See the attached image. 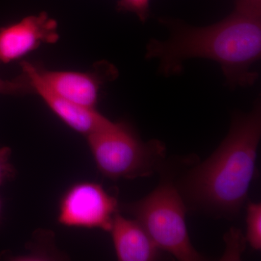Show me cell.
Instances as JSON below:
<instances>
[{
	"label": "cell",
	"instance_id": "5b68a950",
	"mask_svg": "<svg viewBox=\"0 0 261 261\" xmlns=\"http://www.w3.org/2000/svg\"><path fill=\"white\" fill-rule=\"evenodd\" d=\"M118 209V200L102 185L96 182H79L62 197L58 221L67 227L109 231Z\"/></svg>",
	"mask_w": 261,
	"mask_h": 261
},
{
	"label": "cell",
	"instance_id": "277c9868",
	"mask_svg": "<svg viewBox=\"0 0 261 261\" xmlns=\"http://www.w3.org/2000/svg\"><path fill=\"white\" fill-rule=\"evenodd\" d=\"M99 172L112 180L148 177L166 163V146L161 141L144 142L126 123L87 137Z\"/></svg>",
	"mask_w": 261,
	"mask_h": 261
},
{
	"label": "cell",
	"instance_id": "6da1fadb",
	"mask_svg": "<svg viewBox=\"0 0 261 261\" xmlns=\"http://www.w3.org/2000/svg\"><path fill=\"white\" fill-rule=\"evenodd\" d=\"M162 24L169 37L151 39L145 53L147 60L158 62L161 74H179L185 61L202 58L221 65L230 87H248L256 82L258 73L251 68L261 56L260 3L240 0L228 17L206 27L168 19Z\"/></svg>",
	"mask_w": 261,
	"mask_h": 261
},
{
	"label": "cell",
	"instance_id": "52a82bcc",
	"mask_svg": "<svg viewBox=\"0 0 261 261\" xmlns=\"http://www.w3.org/2000/svg\"><path fill=\"white\" fill-rule=\"evenodd\" d=\"M21 67L24 77L28 81L33 91L37 92L53 113L72 129L88 137L114 125L115 122L102 116L95 108L83 107L51 92L42 83L37 67L32 63L22 62Z\"/></svg>",
	"mask_w": 261,
	"mask_h": 261
},
{
	"label": "cell",
	"instance_id": "9a60e30c",
	"mask_svg": "<svg viewBox=\"0 0 261 261\" xmlns=\"http://www.w3.org/2000/svg\"><path fill=\"white\" fill-rule=\"evenodd\" d=\"M1 207H2L1 200H0V214H1Z\"/></svg>",
	"mask_w": 261,
	"mask_h": 261
},
{
	"label": "cell",
	"instance_id": "3957f363",
	"mask_svg": "<svg viewBox=\"0 0 261 261\" xmlns=\"http://www.w3.org/2000/svg\"><path fill=\"white\" fill-rule=\"evenodd\" d=\"M165 165L160 171L162 178L159 186L141 200L124 205V210L145 228L160 250L178 260H205L190 241L186 224L188 209L174 174L166 171Z\"/></svg>",
	"mask_w": 261,
	"mask_h": 261
},
{
	"label": "cell",
	"instance_id": "8fae6325",
	"mask_svg": "<svg viewBox=\"0 0 261 261\" xmlns=\"http://www.w3.org/2000/svg\"><path fill=\"white\" fill-rule=\"evenodd\" d=\"M34 92L25 77L8 81L0 78V94L18 95Z\"/></svg>",
	"mask_w": 261,
	"mask_h": 261
},
{
	"label": "cell",
	"instance_id": "5bb4252c",
	"mask_svg": "<svg viewBox=\"0 0 261 261\" xmlns=\"http://www.w3.org/2000/svg\"><path fill=\"white\" fill-rule=\"evenodd\" d=\"M247 1L252 2V3H260V0H247Z\"/></svg>",
	"mask_w": 261,
	"mask_h": 261
},
{
	"label": "cell",
	"instance_id": "7a4b0ae2",
	"mask_svg": "<svg viewBox=\"0 0 261 261\" xmlns=\"http://www.w3.org/2000/svg\"><path fill=\"white\" fill-rule=\"evenodd\" d=\"M261 137V106L233 114L228 135L210 157L190 168L176 185L187 209L232 219L247 200Z\"/></svg>",
	"mask_w": 261,
	"mask_h": 261
},
{
	"label": "cell",
	"instance_id": "30bf717a",
	"mask_svg": "<svg viewBox=\"0 0 261 261\" xmlns=\"http://www.w3.org/2000/svg\"><path fill=\"white\" fill-rule=\"evenodd\" d=\"M247 241L256 251L261 249V205L250 202L247 207Z\"/></svg>",
	"mask_w": 261,
	"mask_h": 261
},
{
	"label": "cell",
	"instance_id": "9c48e42d",
	"mask_svg": "<svg viewBox=\"0 0 261 261\" xmlns=\"http://www.w3.org/2000/svg\"><path fill=\"white\" fill-rule=\"evenodd\" d=\"M109 232L118 260L152 261L159 258L160 249L137 220L126 219L118 212Z\"/></svg>",
	"mask_w": 261,
	"mask_h": 261
},
{
	"label": "cell",
	"instance_id": "ba28073f",
	"mask_svg": "<svg viewBox=\"0 0 261 261\" xmlns=\"http://www.w3.org/2000/svg\"><path fill=\"white\" fill-rule=\"evenodd\" d=\"M38 74L48 89L69 102L88 108L97 106L99 89L106 78L115 77L114 68L105 73L53 71L37 68Z\"/></svg>",
	"mask_w": 261,
	"mask_h": 261
},
{
	"label": "cell",
	"instance_id": "4fadbf2b",
	"mask_svg": "<svg viewBox=\"0 0 261 261\" xmlns=\"http://www.w3.org/2000/svg\"><path fill=\"white\" fill-rule=\"evenodd\" d=\"M11 151L8 147L0 148V185L13 177L15 171L10 163Z\"/></svg>",
	"mask_w": 261,
	"mask_h": 261
},
{
	"label": "cell",
	"instance_id": "7c38bea8",
	"mask_svg": "<svg viewBox=\"0 0 261 261\" xmlns=\"http://www.w3.org/2000/svg\"><path fill=\"white\" fill-rule=\"evenodd\" d=\"M118 9L135 13L142 22L149 17V0H119Z\"/></svg>",
	"mask_w": 261,
	"mask_h": 261
},
{
	"label": "cell",
	"instance_id": "8992f818",
	"mask_svg": "<svg viewBox=\"0 0 261 261\" xmlns=\"http://www.w3.org/2000/svg\"><path fill=\"white\" fill-rule=\"evenodd\" d=\"M57 29L56 20L46 13L0 29V62L17 61L44 43H56L59 39Z\"/></svg>",
	"mask_w": 261,
	"mask_h": 261
}]
</instances>
